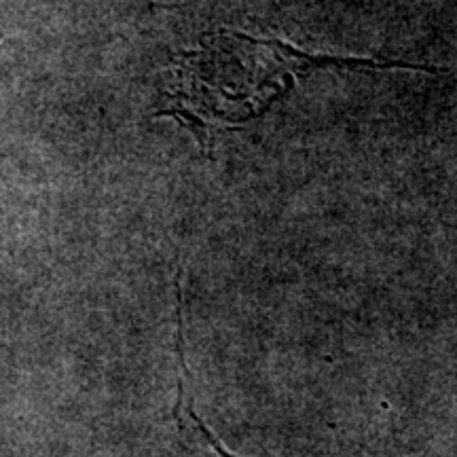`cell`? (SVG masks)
I'll return each instance as SVG.
<instances>
[{
	"mask_svg": "<svg viewBox=\"0 0 457 457\" xmlns=\"http://www.w3.org/2000/svg\"><path fill=\"white\" fill-rule=\"evenodd\" d=\"M171 457H236L222 451L204 421L193 413L191 396L182 384L176 403V436L171 445Z\"/></svg>",
	"mask_w": 457,
	"mask_h": 457,
	"instance_id": "1",
	"label": "cell"
}]
</instances>
